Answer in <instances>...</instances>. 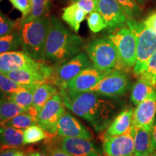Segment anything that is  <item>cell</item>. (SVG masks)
Returning a JSON list of instances; mask_svg holds the SVG:
<instances>
[{
    "label": "cell",
    "mask_w": 156,
    "mask_h": 156,
    "mask_svg": "<svg viewBox=\"0 0 156 156\" xmlns=\"http://www.w3.org/2000/svg\"><path fill=\"white\" fill-rule=\"evenodd\" d=\"M60 93L65 107L87 121L96 132L108 128L121 106L115 98L92 91L77 92L62 87Z\"/></svg>",
    "instance_id": "1"
},
{
    "label": "cell",
    "mask_w": 156,
    "mask_h": 156,
    "mask_svg": "<svg viewBox=\"0 0 156 156\" xmlns=\"http://www.w3.org/2000/svg\"><path fill=\"white\" fill-rule=\"evenodd\" d=\"M83 40L64 26L55 16L50 17L46 43L45 61L58 65L81 53Z\"/></svg>",
    "instance_id": "2"
},
{
    "label": "cell",
    "mask_w": 156,
    "mask_h": 156,
    "mask_svg": "<svg viewBox=\"0 0 156 156\" xmlns=\"http://www.w3.org/2000/svg\"><path fill=\"white\" fill-rule=\"evenodd\" d=\"M49 24L50 17L47 15L21 24L17 23L16 28L20 35L23 51L36 61H45Z\"/></svg>",
    "instance_id": "3"
},
{
    "label": "cell",
    "mask_w": 156,
    "mask_h": 156,
    "mask_svg": "<svg viewBox=\"0 0 156 156\" xmlns=\"http://www.w3.org/2000/svg\"><path fill=\"white\" fill-rule=\"evenodd\" d=\"M126 25L136 38V62L134 73L140 75L145 70L148 60L156 51V33L147 27L144 21L135 19L127 20Z\"/></svg>",
    "instance_id": "4"
},
{
    "label": "cell",
    "mask_w": 156,
    "mask_h": 156,
    "mask_svg": "<svg viewBox=\"0 0 156 156\" xmlns=\"http://www.w3.org/2000/svg\"><path fill=\"white\" fill-rule=\"evenodd\" d=\"M90 59L97 69L106 71L119 67V57L114 44L108 37L95 38L86 46Z\"/></svg>",
    "instance_id": "5"
},
{
    "label": "cell",
    "mask_w": 156,
    "mask_h": 156,
    "mask_svg": "<svg viewBox=\"0 0 156 156\" xmlns=\"http://www.w3.org/2000/svg\"><path fill=\"white\" fill-rule=\"evenodd\" d=\"M112 31L108 38L118 54V69L134 67L136 62V44L134 34L125 25Z\"/></svg>",
    "instance_id": "6"
},
{
    "label": "cell",
    "mask_w": 156,
    "mask_h": 156,
    "mask_svg": "<svg viewBox=\"0 0 156 156\" xmlns=\"http://www.w3.org/2000/svg\"><path fill=\"white\" fill-rule=\"evenodd\" d=\"M90 66L91 62L89 56L81 52L67 62L58 65L56 68L54 67L50 81L61 88L84 69Z\"/></svg>",
    "instance_id": "7"
},
{
    "label": "cell",
    "mask_w": 156,
    "mask_h": 156,
    "mask_svg": "<svg viewBox=\"0 0 156 156\" xmlns=\"http://www.w3.org/2000/svg\"><path fill=\"white\" fill-rule=\"evenodd\" d=\"M63 99L60 93L54 95L43 107L37 116L38 124L51 135L57 134L58 123L65 111Z\"/></svg>",
    "instance_id": "8"
},
{
    "label": "cell",
    "mask_w": 156,
    "mask_h": 156,
    "mask_svg": "<svg viewBox=\"0 0 156 156\" xmlns=\"http://www.w3.org/2000/svg\"><path fill=\"white\" fill-rule=\"evenodd\" d=\"M53 69L54 67L42 64L40 67L15 70L5 75L21 86L28 88L38 87L43 83L49 82Z\"/></svg>",
    "instance_id": "9"
},
{
    "label": "cell",
    "mask_w": 156,
    "mask_h": 156,
    "mask_svg": "<svg viewBox=\"0 0 156 156\" xmlns=\"http://www.w3.org/2000/svg\"><path fill=\"white\" fill-rule=\"evenodd\" d=\"M129 81L126 74L119 69L112 70L89 91L110 98L122 96L128 90Z\"/></svg>",
    "instance_id": "10"
},
{
    "label": "cell",
    "mask_w": 156,
    "mask_h": 156,
    "mask_svg": "<svg viewBox=\"0 0 156 156\" xmlns=\"http://www.w3.org/2000/svg\"><path fill=\"white\" fill-rule=\"evenodd\" d=\"M135 127L133 125L127 133L118 136H105L103 147L108 156H134V134Z\"/></svg>",
    "instance_id": "11"
},
{
    "label": "cell",
    "mask_w": 156,
    "mask_h": 156,
    "mask_svg": "<svg viewBox=\"0 0 156 156\" xmlns=\"http://www.w3.org/2000/svg\"><path fill=\"white\" fill-rule=\"evenodd\" d=\"M112 70L113 69L103 71V70L97 69L94 66L93 67L90 66L84 69L74 79L70 80L65 86L62 87H65L69 90L77 91V92L89 91Z\"/></svg>",
    "instance_id": "12"
},
{
    "label": "cell",
    "mask_w": 156,
    "mask_h": 156,
    "mask_svg": "<svg viewBox=\"0 0 156 156\" xmlns=\"http://www.w3.org/2000/svg\"><path fill=\"white\" fill-rule=\"evenodd\" d=\"M43 63L33 59L21 51H12L0 54V73L5 74L15 70L40 67Z\"/></svg>",
    "instance_id": "13"
},
{
    "label": "cell",
    "mask_w": 156,
    "mask_h": 156,
    "mask_svg": "<svg viewBox=\"0 0 156 156\" xmlns=\"http://www.w3.org/2000/svg\"><path fill=\"white\" fill-rule=\"evenodd\" d=\"M57 134L60 137H77L90 140L92 133L71 113L66 112L58 123Z\"/></svg>",
    "instance_id": "14"
},
{
    "label": "cell",
    "mask_w": 156,
    "mask_h": 156,
    "mask_svg": "<svg viewBox=\"0 0 156 156\" xmlns=\"http://www.w3.org/2000/svg\"><path fill=\"white\" fill-rule=\"evenodd\" d=\"M156 113V89L134 109L133 125L151 132L155 123Z\"/></svg>",
    "instance_id": "15"
},
{
    "label": "cell",
    "mask_w": 156,
    "mask_h": 156,
    "mask_svg": "<svg viewBox=\"0 0 156 156\" xmlns=\"http://www.w3.org/2000/svg\"><path fill=\"white\" fill-rule=\"evenodd\" d=\"M110 30L124 26L127 22V17L116 0H98V9Z\"/></svg>",
    "instance_id": "16"
},
{
    "label": "cell",
    "mask_w": 156,
    "mask_h": 156,
    "mask_svg": "<svg viewBox=\"0 0 156 156\" xmlns=\"http://www.w3.org/2000/svg\"><path fill=\"white\" fill-rule=\"evenodd\" d=\"M58 147L73 156H100L92 142L77 137H61Z\"/></svg>",
    "instance_id": "17"
},
{
    "label": "cell",
    "mask_w": 156,
    "mask_h": 156,
    "mask_svg": "<svg viewBox=\"0 0 156 156\" xmlns=\"http://www.w3.org/2000/svg\"><path fill=\"white\" fill-rule=\"evenodd\" d=\"M134 110L125 108L115 117L107 128L105 136H118L127 133L133 126Z\"/></svg>",
    "instance_id": "18"
},
{
    "label": "cell",
    "mask_w": 156,
    "mask_h": 156,
    "mask_svg": "<svg viewBox=\"0 0 156 156\" xmlns=\"http://www.w3.org/2000/svg\"><path fill=\"white\" fill-rule=\"evenodd\" d=\"M57 93V89L51 84L44 83L40 85L35 90L32 106L28 112L37 117L46 103Z\"/></svg>",
    "instance_id": "19"
},
{
    "label": "cell",
    "mask_w": 156,
    "mask_h": 156,
    "mask_svg": "<svg viewBox=\"0 0 156 156\" xmlns=\"http://www.w3.org/2000/svg\"><path fill=\"white\" fill-rule=\"evenodd\" d=\"M134 156H149L155 151L152 142L151 132L145 128L134 126Z\"/></svg>",
    "instance_id": "20"
},
{
    "label": "cell",
    "mask_w": 156,
    "mask_h": 156,
    "mask_svg": "<svg viewBox=\"0 0 156 156\" xmlns=\"http://www.w3.org/2000/svg\"><path fill=\"white\" fill-rule=\"evenodd\" d=\"M0 142L7 147H21L24 145V130L0 126Z\"/></svg>",
    "instance_id": "21"
},
{
    "label": "cell",
    "mask_w": 156,
    "mask_h": 156,
    "mask_svg": "<svg viewBox=\"0 0 156 156\" xmlns=\"http://www.w3.org/2000/svg\"><path fill=\"white\" fill-rule=\"evenodd\" d=\"M86 15L85 11L73 2L63 9L62 18L75 33H78L82 22L86 18Z\"/></svg>",
    "instance_id": "22"
},
{
    "label": "cell",
    "mask_w": 156,
    "mask_h": 156,
    "mask_svg": "<svg viewBox=\"0 0 156 156\" xmlns=\"http://www.w3.org/2000/svg\"><path fill=\"white\" fill-rule=\"evenodd\" d=\"M155 88L147 81L140 78L133 85L131 93V101L134 105L137 106L150 96Z\"/></svg>",
    "instance_id": "23"
},
{
    "label": "cell",
    "mask_w": 156,
    "mask_h": 156,
    "mask_svg": "<svg viewBox=\"0 0 156 156\" xmlns=\"http://www.w3.org/2000/svg\"><path fill=\"white\" fill-rule=\"evenodd\" d=\"M35 124H38L37 117L31 114L30 112H26L7 121L4 123L2 126L25 130L29 126L35 125Z\"/></svg>",
    "instance_id": "24"
},
{
    "label": "cell",
    "mask_w": 156,
    "mask_h": 156,
    "mask_svg": "<svg viewBox=\"0 0 156 156\" xmlns=\"http://www.w3.org/2000/svg\"><path fill=\"white\" fill-rule=\"evenodd\" d=\"M28 112L26 109L19 106L14 101L9 98H4L0 100V113L2 116L4 123L17 115Z\"/></svg>",
    "instance_id": "25"
},
{
    "label": "cell",
    "mask_w": 156,
    "mask_h": 156,
    "mask_svg": "<svg viewBox=\"0 0 156 156\" xmlns=\"http://www.w3.org/2000/svg\"><path fill=\"white\" fill-rule=\"evenodd\" d=\"M22 46L20 35L18 30L0 37V54L15 51Z\"/></svg>",
    "instance_id": "26"
},
{
    "label": "cell",
    "mask_w": 156,
    "mask_h": 156,
    "mask_svg": "<svg viewBox=\"0 0 156 156\" xmlns=\"http://www.w3.org/2000/svg\"><path fill=\"white\" fill-rule=\"evenodd\" d=\"M37 87H31L28 88L22 89L12 94L8 98L19 106L28 111L32 106L34 91Z\"/></svg>",
    "instance_id": "27"
},
{
    "label": "cell",
    "mask_w": 156,
    "mask_h": 156,
    "mask_svg": "<svg viewBox=\"0 0 156 156\" xmlns=\"http://www.w3.org/2000/svg\"><path fill=\"white\" fill-rule=\"evenodd\" d=\"M31 5L30 14L25 18L21 19L18 23L20 24L46 15L49 8V0H31Z\"/></svg>",
    "instance_id": "28"
},
{
    "label": "cell",
    "mask_w": 156,
    "mask_h": 156,
    "mask_svg": "<svg viewBox=\"0 0 156 156\" xmlns=\"http://www.w3.org/2000/svg\"><path fill=\"white\" fill-rule=\"evenodd\" d=\"M46 132L39 125L35 124L24 130V145L41 142L47 137Z\"/></svg>",
    "instance_id": "29"
},
{
    "label": "cell",
    "mask_w": 156,
    "mask_h": 156,
    "mask_svg": "<svg viewBox=\"0 0 156 156\" xmlns=\"http://www.w3.org/2000/svg\"><path fill=\"white\" fill-rule=\"evenodd\" d=\"M127 20L135 19L141 14L142 10L136 0H116Z\"/></svg>",
    "instance_id": "30"
},
{
    "label": "cell",
    "mask_w": 156,
    "mask_h": 156,
    "mask_svg": "<svg viewBox=\"0 0 156 156\" xmlns=\"http://www.w3.org/2000/svg\"><path fill=\"white\" fill-rule=\"evenodd\" d=\"M24 88H26V87L21 86L16 82L6 76L5 74L0 73V89L6 96H10L13 93Z\"/></svg>",
    "instance_id": "31"
},
{
    "label": "cell",
    "mask_w": 156,
    "mask_h": 156,
    "mask_svg": "<svg viewBox=\"0 0 156 156\" xmlns=\"http://www.w3.org/2000/svg\"><path fill=\"white\" fill-rule=\"evenodd\" d=\"M87 21L90 30L93 33H98L103 29L107 28L106 23L98 11L89 13V15L87 17Z\"/></svg>",
    "instance_id": "32"
},
{
    "label": "cell",
    "mask_w": 156,
    "mask_h": 156,
    "mask_svg": "<svg viewBox=\"0 0 156 156\" xmlns=\"http://www.w3.org/2000/svg\"><path fill=\"white\" fill-rule=\"evenodd\" d=\"M156 77V51L151 58L148 60L144 72L140 75V77L147 81L154 87Z\"/></svg>",
    "instance_id": "33"
},
{
    "label": "cell",
    "mask_w": 156,
    "mask_h": 156,
    "mask_svg": "<svg viewBox=\"0 0 156 156\" xmlns=\"http://www.w3.org/2000/svg\"><path fill=\"white\" fill-rule=\"evenodd\" d=\"M16 26V22L11 20L0 11V37L10 34L15 30Z\"/></svg>",
    "instance_id": "34"
},
{
    "label": "cell",
    "mask_w": 156,
    "mask_h": 156,
    "mask_svg": "<svg viewBox=\"0 0 156 156\" xmlns=\"http://www.w3.org/2000/svg\"><path fill=\"white\" fill-rule=\"evenodd\" d=\"M13 7L22 13V18L24 19L30 14L31 11V0H9Z\"/></svg>",
    "instance_id": "35"
},
{
    "label": "cell",
    "mask_w": 156,
    "mask_h": 156,
    "mask_svg": "<svg viewBox=\"0 0 156 156\" xmlns=\"http://www.w3.org/2000/svg\"><path fill=\"white\" fill-rule=\"evenodd\" d=\"M74 2L87 14L98 11V0H76Z\"/></svg>",
    "instance_id": "36"
},
{
    "label": "cell",
    "mask_w": 156,
    "mask_h": 156,
    "mask_svg": "<svg viewBox=\"0 0 156 156\" xmlns=\"http://www.w3.org/2000/svg\"><path fill=\"white\" fill-rule=\"evenodd\" d=\"M45 153L48 156H73L68 153L59 147H55L51 145H48L45 150Z\"/></svg>",
    "instance_id": "37"
},
{
    "label": "cell",
    "mask_w": 156,
    "mask_h": 156,
    "mask_svg": "<svg viewBox=\"0 0 156 156\" xmlns=\"http://www.w3.org/2000/svg\"><path fill=\"white\" fill-rule=\"evenodd\" d=\"M144 23L147 25V27L156 33V12H153L144 21Z\"/></svg>",
    "instance_id": "38"
},
{
    "label": "cell",
    "mask_w": 156,
    "mask_h": 156,
    "mask_svg": "<svg viewBox=\"0 0 156 156\" xmlns=\"http://www.w3.org/2000/svg\"><path fill=\"white\" fill-rule=\"evenodd\" d=\"M17 150L16 148L8 147L7 149H2L0 151V156H14L15 152Z\"/></svg>",
    "instance_id": "39"
},
{
    "label": "cell",
    "mask_w": 156,
    "mask_h": 156,
    "mask_svg": "<svg viewBox=\"0 0 156 156\" xmlns=\"http://www.w3.org/2000/svg\"><path fill=\"white\" fill-rule=\"evenodd\" d=\"M151 136H152V142H153V146L156 151V121L154 123V125L153 126L151 131Z\"/></svg>",
    "instance_id": "40"
},
{
    "label": "cell",
    "mask_w": 156,
    "mask_h": 156,
    "mask_svg": "<svg viewBox=\"0 0 156 156\" xmlns=\"http://www.w3.org/2000/svg\"><path fill=\"white\" fill-rule=\"evenodd\" d=\"M28 156H48L45 152L41 151H31Z\"/></svg>",
    "instance_id": "41"
},
{
    "label": "cell",
    "mask_w": 156,
    "mask_h": 156,
    "mask_svg": "<svg viewBox=\"0 0 156 156\" xmlns=\"http://www.w3.org/2000/svg\"><path fill=\"white\" fill-rule=\"evenodd\" d=\"M14 156H27V155H25V154L23 153V152L20 151H18V150H17V151L15 152Z\"/></svg>",
    "instance_id": "42"
},
{
    "label": "cell",
    "mask_w": 156,
    "mask_h": 156,
    "mask_svg": "<svg viewBox=\"0 0 156 156\" xmlns=\"http://www.w3.org/2000/svg\"><path fill=\"white\" fill-rule=\"evenodd\" d=\"M136 2H137L138 3H139V5H144V4L145 3L146 0H136Z\"/></svg>",
    "instance_id": "43"
},
{
    "label": "cell",
    "mask_w": 156,
    "mask_h": 156,
    "mask_svg": "<svg viewBox=\"0 0 156 156\" xmlns=\"http://www.w3.org/2000/svg\"><path fill=\"white\" fill-rule=\"evenodd\" d=\"M5 97V95L4 94V93L2 92V90L0 89V100H1V99H2V98H4Z\"/></svg>",
    "instance_id": "44"
},
{
    "label": "cell",
    "mask_w": 156,
    "mask_h": 156,
    "mask_svg": "<svg viewBox=\"0 0 156 156\" xmlns=\"http://www.w3.org/2000/svg\"><path fill=\"white\" fill-rule=\"evenodd\" d=\"M3 124H4V120H3L2 116L1 113H0V126H2Z\"/></svg>",
    "instance_id": "45"
},
{
    "label": "cell",
    "mask_w": 156,
    "mask_h": 156,
    "mask_svg": "<svg viewBox=\"0 0 156 156\" xmlns=\"http://www.w3.org/2000/svg\"><path fill=\"white\" fill-rule=\"evenodd\" d=\"M151 156H156V151H155L153 153V154H152Z\"/></svg>",
    "instance_id": "46"
},
{
    "label": "cell",
    "mask_w": 156,
    "mask_h": 156,
    "mask_svg": "<svg viewBox=\"0 0 156 156\" xmlns=\"http://www.w3.org/2000/svg\"><path fill=\"white\" fill-rule=\"evenodd\" d=\"M154 87L156 89V77H155V84H154Z\"/></svg>",
    "instance_id": "47"
},
{
    "label": "cell",
    "mask_w": 156,
    "mask_h": 156,
    "mask_svg": "<svg viewBox=\"0 0 156 156\" xmlns=\"http://www.w3.org/2000/svg\"><path fill=\"white\" fill-rule=\"evenodd\" d=\"M71 1H72V2H75L76 0H71Z\"/></svg>",
    "instance_id": "48"
},
{
    "label": "cell",
    "mask_w": 156,
    "mask_h": 156,
    "mask_svg": "<svg viewBox=\"0 0 156 156\" xmlns=\"http://www.w3.org/2000/svg\"><path fill=\"white\" fill-rule=\"evenodd\" d=\"M105 156H108V155H106H106H105Z\"/></svg>",
    "instance_id": "49"
},
{
    "label": "cell",
    "mask_w": 156,
    "mask_h": 156,
    "mask_svg": "<svg viewBox=\"0 0 156 156\" xmlns=\"http://www.w3.org/2000/svg\"><path fill=\"white\" fill-rule=\"evenodd\" d=\"M149 156H151V155H149Z\"/></svg>",
    "instance_id": "50"
},
{
    "label": "cell",
    "mask_w": 156,
    "mask_h": 156,
    "mask_svg": "<svg viewBox=\"0 0 156 156\" xmlns=\"http://www.w3.org/2000/svg\"><path fill=\"white\" fill-rule=\"evenodd\" d=\"M0 1H2V0H0Z\"/></svg>",
    "instance_id": "51"
}]
</instances>
